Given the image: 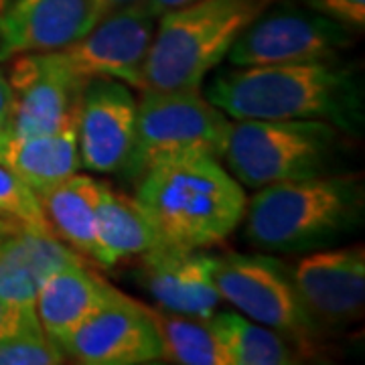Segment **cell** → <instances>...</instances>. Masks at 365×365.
<instances>
[{"instance_id":"cell-1","label":"cell","mask_w":365,"mask_h":365,"mask_svg":"<svg viewBox=\"0 0 365 365\" xmlns=\"http://www.w3.org/2000/svg\"><path fill=\"white\" fill-rule=\"evenodd\" d=\"M205 96L232 120H317L353 138L364 130V86L339 59L232 66L209 81Z\"/></svg>"},{"instance_id":"cell-2","label":"cell","mask_w":365,"mask_h":365,"mask_svg":"<svg viewBox=\"0 0 365 365\" xmlns=\"http://www.w3.org/2000/svg\"><path fill=\"white\" fill-rule=\"evenodd\" d=\"M136 199L165 244L205 250L223 242L244 222V185L213 157L158 163L136 181Z\"/></svg>"},{"instance_id":"cell-3","label":"cell","mask_w":365,"mask_h":365,"mask_svg":"<svg viewBox=\"0 0 365 365\" xmlns=\"http://www.w3.org/2000/svg\"><path fill=\"white\" fill-rule=\"evenodd\" d=\"M365 189L355 173H329L258 189L246 205V237L270 254L313 252L364 223Z\"/></svg>"},{"instance_id":"cell-4","label":"cell","mask_w":365,"mask_h":365,"mask_svg":"<svg viewBox=\"0 0 365 365\" xmlns=\"http://www.w3.org/2000/svg\"><path fill=\"white\" fill-rule=\"evenodd\" d=\"M270 2L274 0H193L160 14L144 63V90L201 88Z\"/></svg>"},{"instance_id":"cell-5","label":"cell","mask_w":365,"mask_h":365,"mask_svg":"<svg viewBox=\"0 0 365 365\" xmlns=\"http://www.w3.org/2000/svg\"><path fill=\"white\" fill-rule=\"evenodd\" d=\"M349 134L317 120H234L223 158L250 189L339 173Z\"/></svg>"},{"instance_id":"cell-6","label":"cell","mask_w":365,"mask_h":365,"mask_svg":"<svg viewBox=\"0 0 365 365\" xmlns=\"http://www.w3.org/2000/svg\"><path fill=\"white\" fill-rule=\"evenodd\" d=\"M232 118L195 90H143L132 155L122 170L138 181L158 163L182 157L223 158Z\"/></svg>"},{"instance_id":"cell-7","label":"cell","mask_w":365,"mask_h":365,"mask_svg":"<svg viewBox=\"0 0 365 365\" xmlns=\"http://www.w3.org/2000/svg\"><path fill=\"white\" fill-rule=\"evenodd\" d=\"M213 280L220 297L252 321L282 333L309 357L325 335L309 313L292 270L262 254L213 256Z\"/></svg>"},{"instance_id":"cell-8","label":"cell","mask_w":365,"mask_h":365,"mask_svg":"<svg viewBox=\"0 0 365 365\" xmlns=\"http://www.w3.org/2000/svg\"><path fill=\"white\" fill-rule=\"evenodd\" d=\"M355 31L317 13L302 2L274 0L227 53L230 66H284L339 59L351 47Z\"/></svg>"},{"instance_id":"cell-9","label":"cell","mask_w":365,"mask_h":365,"mask_svg":"<svg viewBox=\"0 0 365 365\" xmlns=\"http://www.w3.org/2000/svg\"><path fill=\"white\" fill-rule=\"evenodd\" d=\"M157 23L158 16L143 0L104 14L81 39L57 53L86 81L116 79L143 91L144 63Z\"/></svg>"},{"instance_id":"cell-10","label":"cell","mask_w":365,"mask_h":365,"mask_svg":"<svg viewBox=\"0 0 365 365\" xmlns=\"http://www.w3.org/2000/svg\"><path fill=\"white\" fill-rule=\"evenodd\" d=\"M6 79L13 91L11 134H47L78 122L79 100L88 81L76 76L57 51L16 55Z\"/></svg>"},{"instance_id":"cell-11","label":"cell","mask_w":365,"mask_h":365,"mask_svg":"<svg viewBox=\"0 0 365 365\" xmlns=\"http://www.w3.org/2000/svg\"><path fill=\"white\" fill-rule=\"evenodd\" d=\"M63 357L81 365H144L160 361V339L150 307L120 292L59 343Z\"/></svg>"},{"instance_id":"cell-12","label":"cell","mask_w":365,"mask_h":365,"mask_svg":"<svg viewBox=\"0 0 365 365\" xmlns=\"http://www.w3.org/2000/svg\"><path fill=\"white\" fill-rule=\"evenodd\" d=\"M138 100L130 86L116 79H88L78 108L81 167L93 173H122L136 136Z\"/></svg>"},{"instance_id":"cell-13","label":"cell","mask_w":365,"mask_h":365,"mask_svg":"<svg viewBox=\"0 0 365 365\" xmlns=\"http://www.w3.org/2000/svg\"><path fill=\"white\" fill-rule=\"evenodd\" d=\"M292 278L317 325L345 329L361 319L365 304V250H313L294 264Z\"/></svg>"},{"instance_id":"cell-14","label":"cell","mask_w":365,"mask_h":365,"mask_svg":"<svg viewBox=\"0 0 365 365\" xmlns=\"http://www.w3.org/2000/svg\"><path fill=\"white\" fill-rule=\"evenodd\" d=\"M93 0H13L0 11V61L61 51L98 23Z\"/></svg>"},{"instance_id":"cell-15","label":"cell","mask_w":365,"mask_h":365,"mask_svg":"<svg viewBox=\"0 0 365 365\" xmlns=\"http://www.w3.org/2000/svg\"><path fill=\"white\" fill-rule=\"evenodd\" d=\"M138 280L158 309L209 319L223 300L213 280V254L160 244L140 256Z\"/></svg>"},{"instance_id":"cell-16","label":"cell","mask_w":365,"mask_h":365,"mask_svg":"<svg viewBox=\"0 0 365 365\" xmlns=\"http://www.w3.org/2000/svg\"><path fill=\"white\" fill-rule=\"evenodd\" d=\"M79 258L55 235L14 230L0 240V299L19 313H35L41 284Z\"/></svg>"},{"instance_id":"cell-17","label":"cell","mask_w":365,"mask_h":365,"mask_svg":"<svg viewBox=\"0 0 365 365\" xmlns=\"http://www.w3.org/2000/svg\"><path fill=\"white\" fill-rule=\"evenodd\" d=\"M118 294V288L98 276L79 258L57 268L41 284L35 313L43 331L59 345Z\"/></svg>"},{"instance_id":"cell-18","label":"cell","mask_w":365,"mask_h":365,"mask_svg":"<svg viewBox=\"0 0 365 365\" xmlns=\"http://www.w3.org/2000/svg\"><path fill=\"white\" fill-rule=\"evenodd\" d=\"M76 124L31 136H14L6 130L0 138V163L13 170L33 193L43 195L81 167Z\"/></svg>"},{"instance_id":"cell-19","label":"cell","mask_w":365,"mask_h":365,"mask_svg":"<svg viewBox=\"0 0 365 365\" xmlns=\"http://www.w3.org/2000/svg\"><path fill=\"white\" fill-rule=\"evenodd\" d=\"M96 264L112 268L128 258H140L165 242L136 197L118 193L104 182L96 211Z\"/></svg>"},{"instance_id":"cell-20","label":"cell","mask_w":365,"mask_h":365,"mask_svg":"<svg viewBox=\"0 0 365 365\" xmlns=\"http://www.w3.org/2000/svg\"><path fill=\"white\" fill-rule=\"evenodd\" d=\"M102 189V181L76 173L39 195L53 234L91 262L98 258L96 211L100 205Z\"/></svg>"},{"instance_id":"cell-21","label":"cell","mask_w":365,"mask_h":365,"mask_svg":"<svg viewBox=\"0 0 365 365\" xmlns=\"http://www.w3.org/2000/svg\"><path fill=\"white\" fill-rule=\"evenodd\" d=\"M209 325L232 365H294L304 357L282 333L234 311H215Z\"/></svg>"},{"instance_id":"cell-22","label":"cell","mask_w":365,"mask_h":365,"mask_svg":"<svg viewBox=\"0 0 365 365\" xmlns=\"http://www.w3.org/2000/svg\"><path fill=\"white\" fill-rule=\"evenodd\" d=\"M160 339V359L179 365H232V359L209 325V319L153 309Z\"/></svg>"},{"instance_id":"cell-23","label":"cell","mask_w":365,"mask_h":365,"mask_svg":"<svg viewBox=\"0 0 365 365\" xmlns=\"http://www.w3.org/2000/svg\"><path fill=\"white\" fill-rule=\"evenodd\" d=\"M0 222L13 225L14 230L55 235L45 217L39 195L33 193L25 182L2 163H0Z\"/></svg>"},{"instance_id":"cell-24","label":"cell","mask_w":365,"mask_h":365,"mask_svg":"<svg viewBox=\"0 0 365 365\" xmlns=\"http://www.w3.org/2000/svg\"><path fill=\"white\" fill-rule=\"evenodd\" d=\"M66 361L59 345L31 317L13 333L0 337V365H59Z\"/></svg>"},{"instance_id":"cell-25","label":"cell","mask_w":365,"mask_h":365,"mask_svg":"<svg viewBox=\"0 0 365 365\" xmlns=\"http://www.w3.org/2000/svg\"><path fill=\"white\" fill-rule=\"evenodd\" d=\"M300 2L333 21H339L355 33H364L365 0H300Z\"/></svg>"},{"instance_id":"cell-26","label":"cell","mask_w":365,"mask_h":365,"mask_svg":"<svg viewBox=\"0 0 365 365\" xmlns=\"http://www.w3.org/2000/svg\"><path fill=\"white\" fill-rule=\"evenodd\" d=\"M31 317H37V313H19L11 309L4 300L0 299V337L13 333L16 327H21L25 323L26 319Z\"/></svg>"},{"instance_id":"cell-27","label":"cell","mask_w":365,"mask_h":365,"mask_svg":"<svg viewBox=\"0 0 365 365\" xmlns=\"http://www.w3.org/2000/svg\"><path fill=\"white\" fill-rule=\"evenodd\" d=\"M11 110H13V91H11V83L9 79L2 76L0 71V122L9 126V118H11Z\"/></svg>"},{"instance_id":"cell-28","label":"cell","mask_w":365,"mask_h":365,"mask_svg":"<svg viewBox=\"0 0 365 365\" xmlns=\"http://www.w3.org/2000/svg\"><path fill=\"white\" fill-rule=\"evenodd\" d=\"M146 4H148V9L153 11V13L160 16V14L169 13V11H175V9H179V6H185V4H189V2H193V0H144Z\"/></svg>"},{"instance_id":"cell-29","label":"cell","mask_w":365,"mask_h":365,"mask_svg":"<svg viewBox=\"0 0 365 365\" xmlns=\"http://www.w3.org/2000/svg\"><path fill=\"white\" fill-rule=\"evenodd\" d=\"M136 2H143V0H93L98 13H100V19L104 14L112 13L116 9H122V6H128V4H136Z\"/></svg>"},{"instance_id":"cell-30","label":"cell","mask_w":365,"mask_h":365,"mask_svg":"<svg viewBox=\"0 0 365 365\" xmlns=\"http://www.w3.org/2000/svg\"><path fill=\"white\" fill-rule=\"evenodd\" d=\"M11 232H14L13 225H9V223L0 222V240H2V237H4V235H6V234H11Z\"/></svg>"},{"instance_id":"cell-31","label":"cell","mask_w":365,"mask_h":365,"mask_svg":"<svg viewBox=\"0 0 365 365\" xmlns=\"http://www.w3.org/2000/svg\"><path fill=\"white\" fill-rule=\"evenodd\" d=\"M6 130H9V126H6V124H2V122H0V138H2V136H4V134H6Z\"/></svg>"},{"instance_id":"cell-32","label":"cell","mask_w":365,"mask_h":365,"mask_svg":"<svg viewBox=\"0 0 365 365\" xmlns=\"http://www.w3.org/2000/svg\"><path fill=\"white\" fill-rule=\"evenodd\" d=\"M9 2H13V0H0V11H2V9H4V6L9 4Z\"/></svg>"}]
</instances>
